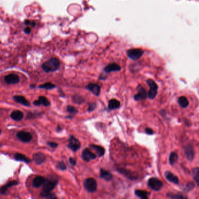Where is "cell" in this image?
Listing matches in <instances>:
<instances>
[{
	"label": "cell",
	"mask_w": 199,
	"mask_h": 199,
	"mask_svg": "<svg viewBox=\"0 0 199 199\" xmlns=\"http://www.w3.org/2000/svg\"><path fill=\"white\" fill-rule=\"evenodd\" d=\"M60 60L57 58H52L42 65V68L45 72H50L57 71L60 67Z\"/></svg>",
	"instance_id": "1"
},
{
	"label": "cell",
	"mask_w": 199,
	"mask_h": 199,
	"mask_svg": "<svg viewBox=\"0 0 199 199\" xmlns=\"http://www.w3.org/2000/svg\"><path fill=\"white\" fill-rule=\"evenodd\" d=\"M83 186L85 189L89 193H94L97 188V181L92 177L86 179L83 182Z\"/></svg>",
	"instance_id": "2"
},
{
	"label": "cell",
	"mask_w": 199,
	"mask_h": 199,
	"mask_svg": "<svg viewBox=\"0 0 199 199\" xmlns=\"http://www.w3.org/2000/svg\"><path fill=\"white\" fill-rule=\"evenodd\" d=\"M58 183L57 180L54 179H45L43 185V191L41 193H50L55 187Z\"/></svg>",
	"instance_id": "3"
},
{
	"label": "cell",
	"mask_w": 199,
	"mask_h": 199,
	"mask_svg": "<svg viewBox=\"0 0 199 199\" xmlns=\"http://www.w3.org/2000/svg\"><path fill=\"white\" fill-rule=\"evenodd\" d=\"M147 84L150 87L149 92H148V97L151 99H154L157 95V91H158V85L152 79L147 80Z\"/></svg>",
	"instance_id": "4"
},
{
	"label": "cell",
	"mask_w": 199,
	"mask_h": 199,
	"mask_svg": "<svg viewBox=\"0 0 199 199\" xmlns=\"http://www.w3.org/2000/svg\"><path fill=\"white\" fill-rule=\"evenodd\" d=\"M147 185L150 189L154 191L159 190L162 187V182L157 178L152 177L149 179Z\"/></svg>",
	"instance_id": "5"
},
{
	"label": "cell",
	"mask_w": 199,
	"mask_h": 199,
	"mask_svg": "<svg viewBox=\"0 0 199 199\" xmlns=\"http://www.w3.org/2000/svg\"><path fill=\"white\" fill-rule=\"evenodd\" d=\"M68 148L73 152L79 150L81 147V144L79 140L75 138L73 135H70L69 139V143L67 145Z\"/></svg>",
	"instance_id": "6"
},
{
	"label": "cell",
	"mask_w": 199,
	"mask_h": 199,
	"mask_svg": "<svg viewBox=\"0 0 199 199\" xmlns=\"http://www.w3.org/2000/svg\"><path fill=\"white\" fill-rule=\"evenodd\" d=\"M144 51L140 48H132L127 51L128 56L132 60H137L143 54Z\"/></svg>",
	"instance_id": "7"
},
{
	"label": "cell",
	"mask_w": 199,
	"mask_h": 199,
	"mask_svg": "<svg viewBox=\"0 0 199 199\" xmlns=\"http://www.w3.org/2000/svg\"><path fill=\"white\" fill-rule=\"evenodd\" d=\"M81 157L82 159L85 162H89L91 160H93L97 158V155L92 153L88 148H85L82 153Z\"/></svg>",
	"instance_id": "8"
},
{
	"label": "cell",
	"mask_w": 199,
	"mask_h": 199,
	"mask_svg": "<svg viewBox=\"0 0 199 199\" xmlns=\"http://www.w3.org/2000/svg\"><path fill=\"white\" fill-rule=\"evenodd\" d=\"M137 89L138 93L134 96V99L136 101H139L140 100H144L146 99L147 95L146 92L144 88L143 87L139 85Z\"/></svg>",
	"instance_id": "9"
},
{
	"label": "cell",
	"mask_w": 199,
	"mask_h": 199,
	"mask_svg": "<svg viewBox=\"0 0 199 199\" xmlns=\"http://www.w3.org/2000/svg\"><path fill=\"white\" fill-rule=\"evenodd\" d=\"M86 88L90 92H91L92 93H93L96 96H98L100 91H101V87L99 85L97 84H93V83H90L86 87Z\"/></svg>",
	"instance_id": "10"
},
{
	"label": "cell",
	"mask_w": 199,
	"mask_h": 199,
	"mask_svg": "<svg viewBox=\"0 0 199 199\" xmlns=\"http://www.w3.org/2000/svg\"><path fill=\"white\" fill-rule=\"evenodd\" d=\"M5 81L8 84H16L19 82V78L16 74H9L4 77Z\"/></svg>",
	"instance_id": "11"
},
{
	"label": "cell",
	"mask_w": 199,
	"mask_h": 199,
	"mask_svg": "<svg viewBox=\"0 0 199 199\" xmlns=\"http://www.w3.org/2000/svg\"><path fill=\"white\" fill-rule=\"evenodd\" d=\"M17 137L23 143H28L32 139V134L26 132H19L17 134Z\"/></svg>",
	"instance_id": "12"
},
{
	"label": "cell",
	"mask_w": 199,
	"mask_h": 199,
	"mask_svg": "<svg viewBox=\"0 0 199 199\" xmlns=\"http://www.w3.org/2000/svg\"><path fill=\"white\" fill-rule=\"evenodd\" d=\"M33 160L37 165H41L45 161V156L42 153H37L33 155Z\"/></svg>",
	"instance_id": "13"
},
{
	"label": "cell",
	"mask_w": 199,
	"mask_h": 199,
	"mask_svg": "<svg viewBox=\"0 0 199 199\" xmlns=\"http://www.w3.org/2000/svg\"><path fill=\"white\" fill-rule=\"evenodd\" d=\"M185 155L186 156V158L189 161H192L193 158H194V150L192 145H188L185 148Z\"/></svg>",
	"instance_id": "14"
},
{
	"label": "cell",
	"mask_w": 199,
	"mask_h": 199,
	"mask_svg": "<svg viewBox=\"0 0 199 199\" xmlns=\"http://www.w3.org/2000/svg\"><path fill=\"white\" fill-rule=\"evenodd\" d=\"M33 104L35 106H40L41 105H43L44 106H48L50 105V102L46 97L41 96L39 98L38 100L34 101Z\"/></svg>",
	"instance_id": "15"
},
{
	"label": "cell",
	"mask_w": 199,
	"mask_h": 199,
	"mask_svg": "<svg viewBox=\"0 0 199 199\" xmlns=\"http://www.w3.org/2000/svg\"><path fill=\"white\" fill-rule=\"evenodd\" d=\"M121 106L120 102L116 99H112L108 101V109L110 111L115 110L119 108Z\"/></svg>",
	"instance_id": "16"
},
{
	"label": "cell",
	"mask_w": 199,
	"mask_h": 199,
	"mask_svg": "<svg viewBox=\"0 0 199 199\" xmlns=\"http://www.w3.org/2000/svg\"><path fill=\"white\" fill-rule=\"evenodd\" d=\"M90 147L96 151L98 157H102L105 154V149L101 146L96 144H90Z\"/></svg>",
	"instance_id": "17"
},
{
	"label": "cell",
	"mask_w": 199,
	"mask_h": 199,
	"mask_svg": "<svg viewBox=\"0 0 199 199\" xmlns=\"http://www.w3.org/2000/svg\"><path fill=\"white\" fill-rule=\"evenodd\" d=\"M121 69V67L116 63H111L105 67L104 71L106 72L110 73L113 71H119Z\"/></svg>",
	"instance_id": "18"
},
{
	"label": "cell",
	"mask_w": 199,
	"mask_h": 199,
	"mask_svg": "<svg viewBox=\"0 0 199 199\" xmlns=\"http://www.w3.org/2000/svg\"><path fill=\"white\" fill-rule=\"evenodd\" d=\"M14 99L16 102L21 103L26 106H30L29 102L23 96L21 95H15L14 96Z\"/></svg>",
	"instance_id": "19"
},
{
	"label": "cell",
	"mask_w": 199,
	"mask_h": 199,
	"mask_svg": "<svg viewBox=\"0 0 199 199\" xmlns=\"http://www.w3.org/2000/svg\"><path fill=\"white\" fill-rule=\"evenodd\" d=\"M100 177L106 180V181H110L112 179V175L111 174L110 172L104 169H100Z\"/></svg>",
	"instance_id": "20"
},
{
	"label": "cell",
	"mask_w": 199,
	"mask_h": 199,
	"mask_svg": "<svg viewBox=\"0 0 199 199\" xmlns=\"http://www.w3.org/2000/svg\"><path fill=\"white\" fill-rule=\"evenodd\" d=\"M18 184V182L16 180H12V181H11L8 183H7L6 185H5L4 186H2L1 188H0V193L2 194V195H4L6 193V190H8V188L13 186H15V185H17Z\"/></svg>",
	"instance_id": "21"
},
{
	"label": "cell",
	"mask_w": 199,
	"mask_h": 199,
	"mask_svg": "<svg viewBox=\"0 0 199 199\" xmlns=\"http://www.w3.org/2000/svg\"><path fill=\"white\" fill-rule=\"evenodd\" d=\"M165 178L170 182H172L174 184L177 185L179 183V179L178 178L175 176L174 174H172L171 172H169V171H167L165 174Z\"/></svg>",
	"instance_id": "22"
},
{
	"label": "cell",
	"mask_w": 199,
	"mask_h": 199,
	"mask_svg": "<svg viewBox=\"0 0 199 199\" xmlns=\"http://www.w3.org/2000/svg\"><path fill=\"white\" fill-rule=\"evenodd\" d=\"M134 194L139 198L143 199H148L149 196L150 195L149 192L145 191V190H136L134 191Z\"/></svg>",
	"instance_id": "23"
},
{
	"label": "cell",
	"mask_w": 199,
	"mask_h": 199,
	"mask_svg": "<svg viewBox=\"0 0 199 199\" xmlns=\"http://www.w3.org/2000/svg\"><path fill=\"white\" fill-rule=\"evenodd\" d=\"M45 180V179L44 177H41V176H38L35 177L34 180H33V186L34 187L39 188V187H40L42 185H43Z\"/></svg>",
	"instance_id": "24"
},
{
	"label": "cell",
	"mask_w": 199,
	"mask_h": 199,
	"mask_svg": "<svg viewBox=\"0 0 199 199\" xmlns=\"http://www.w3.org/2000/svg\"><path fill=\"white\" fill-rule=\"evenodd\" d=\"M11 118L16 121H20L23 117V113L21 111H14L11 114Z\"/></svg>",
	"instance_id": "25"
},
{
	"label": "cell",
	"mask_w": 199,
	"mask_h": 199,
	"mask_svg": "<svg viewBox=\"0 0 199 199\" xmlns=\"http://www.w3.org/2000/svg\"><path fill=\"white\" fill-rule=\"evenodd\" d=\"M14 158H15V159H17L18 161H23V162H26V163H29V162H31V159L27 158L26 156L21 154H19V153H16L14 155Z\"/></svg>",
	"instance_id": "26"
},
{
	"label": "cell",
	"mask_w": 199,
	"mask_h": 199,
	"mask_svg": "<svg viewBox=\"0 0 199 199\" xmlns=\"http://www.w3.org/2000/svg\"><path fill=\"white\" fill-rule=\"evenodd\" d=\"M178 103L183 108H186L189 104L188 99L185 96H180L178 99Z\"/></svg>",
	"instance_id": "27"
},
{
	"label": "cell",
	"mask_w": 199,
	"mask_h": 199,
	"mask_svg": "<svg viewBox=\"0 0 199 199\" xmlns=\"http://www.w3.org/2000/svg\"><path fill=\"white\" fill-rule=\"evenodd\" d=\"M192 177L199 187V168H195L192 170Z\"/></svg>",
	"instance_id": "28"
},
{
	"label": "cell",
	"mask_w": 199,
	"mask_h": 199,
	"mask_svg": "<svg viewBox=\"0 0 199 199\" xmlns=\"http://www.w3.org/2000/svg\"><path fill=\"white\" fill-rule=\"evenodd\" d=\"M72 100L74 103H77V104H82L85 102V98H83L82 96L79 95H75L73 96L72 97Z\"/></svg>",
	"instance_id": "29"
},
{
	"label": "cell",
	"mask_w": 199,
	"mask_h": 199,
	"mask_svg": "<svg viewBox=\"0 0 199 199\" xmlns=\"http://www.w3.org/2000/svg\"><path fill=\"white\" fill-rule=\"evenodd\" d=\"M55 87L56 86L51 82H47V83H45L44 84H42L39 86V88L44 89L47 90H51V89L55 88Z\"/></svg>",
	"instance_id": "30"
},
{
	"label": "cell",
	"mask_w": 199,
	"mask_h": 199,
	"mask_svg": "<svg viewBox=\"0 0 199 199\" xmlns=\"http://www.w3.org/2000/svg\"><path fill=\"white\" fill-rule=\"evenodd\" d=\"M177 160V154L176 153H172L169 158V161L171 165H174Z\"/></svg>",
	"instance_id": "31"
},
{
	"label": "cell",
	"mask_w": 199,
	"mask_h": 199,
	"mask_svg": "<svg viewBox=\"0 0 199 199\" xmlns=\"http://www.w3.org/2000/svg\"><path fill=\"white\" fill-rule=\"evenodd\" d=\"M118 172L119 173H121V174L125 175V177H128L129 179H133V176H132V175L131 174L130 172H128L127 170H125L124 169H118Z\"/></svg>",
	"instance_id": "32"
},
{
	"label": "cell",
	"mask_w": 199,
	"mask_h": 199,
	"mask_svg": "<svg viewBox=\"0 0 199 199\" xmlns=\"http://www.w3.org/2000/svg\"><path fill=\"white\" fill-rule=\"evenodd\" d=\"M57 168L60 171H65L66 169V164L63 161L58 162L57 165Z\"/></svg>",
	"instance_id": "33"
},
{
	"label": "cell",
	"mask_w": 199,
	"mask_h": 199,
	"mask_svg": "<svg viewBox=\"0 0 199 199\" xmlns=\"http://www.w3.org/2000/svg\"><path fill=\"white\" fill-rule=\"evenodd\" d=\"M66 111L68 113H69L70 114H75L78 113V109L76 108H75L74 106H70V105H69L67 107Z\"/></svg>",
	"instance_id": "34"
},
{
	"label": "cell",
	"mask_w": 199,
	"mask_h": 199,
	"mask_svg": "<svg viewBox=\"0 0 199 199\" xmlns=\"http://www.w3.org/2000/svg\"><path fill=\"white\" fill-rule=\"evenodd\" d=\"M96 106H97L96 103H91V104L89 105V107H88V111H89V112L93 111H94V110L96 109Z\"/></svg>",
	"instance_id": "35"
},
{
	"label": "cell",
	"mask_w": 199,
	"mask_h": 199,
	"mask_svg": "<svg viewBox=\"0 0 199 199\" xmlns=\"http://www.w3.org/2000/svg\"><path fill=\"white\" fill-rule=\"evenodd\" d=\"M47 145H48V146H50L51 148H57V147H58V144L57 143H54V142H51V141H50V142H48L47 143Z\"/></svg>",
	"instance_id": "36"
},
{
	"label": "cell",
	"mask_w": 199,
	"mask_h": 199,
	"mask_svg": "<svg viewBox=\"0 0 199 199\" xmlns=\"http://www.w3.org/2000/svg\"><path fill=\"white\" fill-rule=\"evenodd\" d=\"M69 162L70 164L72 166H75V165H76V164H77L76 160L75 159V158H72V157L69 158Z\"/></svg>",
	"instance_id": "37"
},
{
	"label": "cell",
	"mask_w": 199,
	"mask_h": 199,
	"mask_svg": "<svg viewBox=\"0 0 199 199\" xmlns=\"http://www.w3.org/2000/svg\"><path fill=\"white\" fill-rule=\"evenodd\" d=\"M145 132L149 135H152L154 134V131L150 128H146L145 129Z\"/></svg>",
	"instance_id": "38"
},
{
	"label": "cell",
	"mask_w": 199,
	"mask_h": 199,
	"mask_svg": "<svg viewBox=\"0 0 199 199\" xmlns=\"http://www.w3.org/2000/svg\"><path fill=\"white\" fill-rule=\"evenodd\" d=\"M168 196L171 198H175V199H180V198H183V197L182 196H177L176 195L174 194H172V195H168Z\"/></svg>",
	"instance_id": "39"
},
{
	"label": "cell",
	"mask_w": 199,
	"mask_h": 199,
	"mask_svg": "<svg viewBox=\"0 0 199 199\" xmlns=\"http://www.w3.org/2000/svg\"><path fill=\"white\" fill-rule=\"evenodd\" d=\"M25 23H26V25H30L32 26H34L35 24H36L35 22L30 21H25Z\"/></svg>",
	"instance_id": "40"
},
{
	"label": "cell",
	"mask_w": 199,
	"mask_h": 199,
	"mask_svg": "<svg viewBox=\"0 0 199 199\" xmlns=\"http://www.w3.org/2000/svg\"><path fill=\"white\" fill-rule=\"evenodd\" d=\"M24 32H25L26 34H29V33H30V32H31V29H30V27H26V28L24 29Z\"/></svg>",
	"instance_id": "41"
},
{
	"label": "cell",
	"mask_w": 199,
	"mask_h": 199,
	"mask_svg": "<svg viewBox=\"0 0 199 199\" xmlns=\"http://www.w3.org/2000/svg\"><path fill=\"white\" fill-rule=\"evenodd\" d=\"M62 130H63V129H62V127H61V126H60V125H58V126H57V132H60L62 131Z\"/></svg>",
	"instance_id": "42"
},
{
	"label": "cell",
	"mask_w": 199,
	"mask_h": 199,
	"mask_svg": "<svg viewBox=\"0 0 199 199\" xmlns=\"http://www.w3.org/2000/svg\"><path fill=\"white\" fill-rule=\"evenodd\" d=\"M1 130H0V134H1Z\"/></svg>",
	"instance_id": "43"
}]
</instances>
